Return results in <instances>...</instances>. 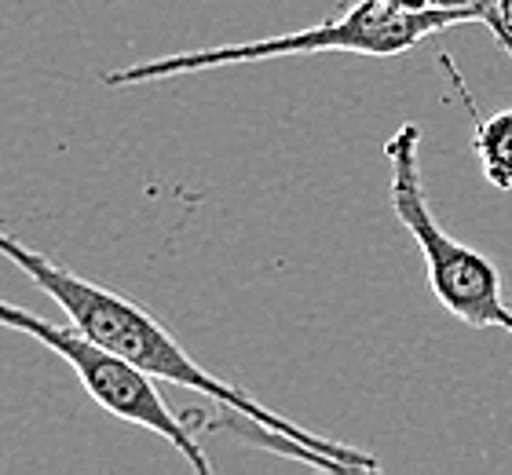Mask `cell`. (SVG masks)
<instances>
[{"label":"cell","instance_id":"1","mask_svg":"<svg viewBox=\"0 0 512 475\" xmlns=\"http://www.w3.org/2000/svg\"><path fill=\"white\" fill-rule=\"evenodd\" d=\"M0 256H8L11 264L19 267L33 285H41L44 293L66 311L70 326H77L85 337H92L96 344H103V348H110L114 355L128 359L132 366H139V370L150 373L154 380H165L172 388L198 391V395H205V399L216 402V406H224V410L246 413L249 421L264 424L271 432H282V435H289V439H297V443L311 446L315 454L333 461L337 472H377V468H381L377 457L363 454V450H355V446L322 439V435L300 428L297 421H289L282 413L267 410L264 402H256L253 395L242 391L238 384L209 373L191 351L183 348L180 340L172 337L169 329L161 326L158 318L150 315L147 307H139L136 300L114 293L107 285H96V282H88V278L74 275L70 267L55 264L52 256L30 249V242L11 238L4 227H0Z\"/></svg>","mask_w":512,"mask_h":475},{"label":"cell","instance_id":"2","mask_svg":"<svg viewBox=\"0 0 512 475\" xmlns=\"http://www.w3.org/2000/svg\"><path fill=\"white\" fill-rule=\"evenodd\" d=\"M480 22L476 11H450V8H421L399 11L381 0H352L333 19L308 26L297 33H278V37H260V41L220 44V48H194L180 55H161L147 63H128L110 70L103 81L110 88L147 85V81H169L183 74H202L216 66H249L264 59H282V55H366V59H392L421 41L450 30V26H469Z\"/></svg>","mask_w":512,"mask_h":475},{"label":"cell","instance_id":"3","mask_svg":"<svg viewBox=\"0 0 512 475\" xmlns=\"http://www.w3.org/2000/svg\"><path fill=\"white\" fill-rule=\"evenodd\" d=\"M388 194H392L395 220L417 242L428 267V285L450 315L472 329H502L512 337V307L505 300L502 271L472 245L450 238L439 227L428 205L425 180H421V125L406 121L388 143Z\"/></svg>","mask_w":512,"mask_h":475},{"label":"cell","instance_id":"4","mask_svg":"<svg viewBox=\"0 0 512 475\" xmlns=\"http://www.w3.org/2000/svg\"><path fill=\"white\" fill-rule=\"evenodd\" d=\"M0 329L26 333V337L41 340L44 348H52L55 355L77 373L81 388H85L110 417H118V421H125V424H136L143 432L161 435L165 443H172L187 457V465H191L194 472H202V475L213 472V461L205 457V450L191 435L187 421L176 417V410L161 399V391L154 388V377H150V373H143L128 359H121V355H114L110 348H103V344H96L92 337H85L77 326H55V322L33 315V311L11 304V300H0Z\"/></svg>","mask_w":512,"mask_h":475},{"label":"cell","instance_id":"5","mask_svg":"<svg viewBox=\"0 0 512 475\" xmlns=\"http://www.w3.org/2000/svg\"><path fill=\"white\" fill-rule=\"evenodd\" d=\"M443 66H447L450 81H454L458 95L465 99V106H469L472 121H476L472 150H476V158H480V165H483V176L498 190H512V110H498V114H491V117H480L469 99V88H465V81L458 77V70H454V63H450L447 55H443Z\"/></svg>","mask_w":512,"mask_h":475},{"label":"cell","instance_id":"6","mask_svg":"<svg viewBox=\"0 0 512 475\" xmlns=\"http://www.w3.org/2000/svg\"><path fill=\"white\" fill-rule=\"evenodd\" d=\"M388 8H399V11H421V8H432L428 0H381Z\"/></svg>","mask_w":512,"mask_h":475}]
</instances>
